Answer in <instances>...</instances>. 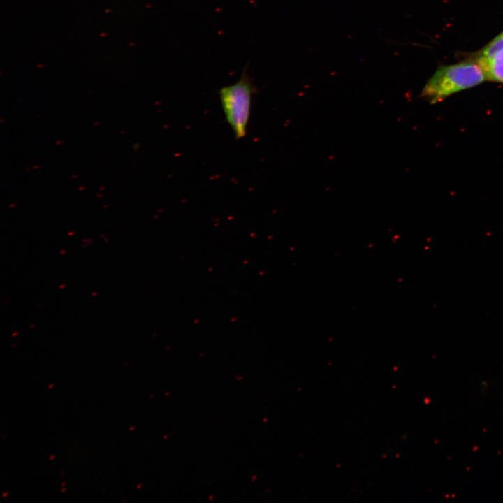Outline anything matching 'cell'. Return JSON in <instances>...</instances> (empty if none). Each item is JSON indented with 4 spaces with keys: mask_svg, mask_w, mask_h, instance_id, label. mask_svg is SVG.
I'll return each instance as SVG.
<instances>
[{
    "mask_svg": "<svg viewBox=\"0 0 503 503\" xmlns=\"http://www.w3.org/2000/svg\"><path fill=\"white\" fill-rule=\"evenodd\" d=\"M486 80L476 61H464L442 66L426 82L421 96L432 104L437 103L453 94L474 87Z\"/></svg>",
    "mask_w": 503,
    "mask_h": 503,
    "instance_id": "cell-1",
    "label": "cell"
},
{
    "mask_svg": "<svg viewBox=\"0 0 503 503\" xmlns=\"http://www.w3.org/2000/svg\"><path fill=\"white\" fill-rule=\"evenodd\" d=\"M257 88L245 68L235 83L221 87L219 96L225 119L237 140L247 133L252 99Z\"/></svg>",
    "mask_w": 503,
    "mask_h": 503,
    "instance_id": "cell-2",
    "label": "cell"
},
{
    "mask_svg": "<svg viewBox=\"0 0 503 503\" xmlns=\"http://www.w3.org/2000/svg\"><path fill=\"white\" fill-rule=\"evenodd\" d=\"M476 62L487 80L503 83V50L488 59H477Z\"/></svg>",
    "mask_w": 503,
    "mask_h": 503,
    "instance_id": "cell-3",
    "label": "cell"
},
{
    "mask_svg": "<svg viewBox=\"0 0 503 503\" xmlns=\"http://www.w3.org/2000/svg\"><path fill=\"white\" fill-rule=\"evenodd\" d=\"M502 50H503V32L483 48L477 59H485L490 58Z\"/></svg>",
    "mask_w": 503,
    "mask_h": 503,
    "instance_id": "cell-4",
    "label": "cell"
}]
</instances>
